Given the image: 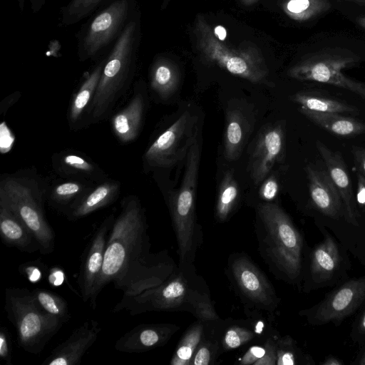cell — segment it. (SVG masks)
<instances>
[{
    "label": "cell",
    "instance_id": "obj_17",
    "mask_svg": "<svg viewBox=\"0 0 365 365\" xmlns=\"http://www.w3.org/2000/svg\"><path fill=\"white\" fill-rule=\"evenodd\" d=\"M284 128L276 124L263 129L257 137L250 159V175L255 185L262 182L283 153Z\"/></svg>",
    "mask_w": 365,
    "mask_h": 365
},
{
    "label": "cell",
    "instance_id": "obj_21",
    "mask_svg": "<svg viewBox=\"0 0 365 365\" xmlns=\"http://www.w3.org/2000/svg\"><path fill=\"white\" fill-rule=\"evenodd\" d=\"M0 237L6 247L29 253L39 251L38 242L26 224L2 202H0Z\"/></svg>",
    "mask_w": 365,
    "mask_h": 365
},
{
    "label": "cell",
    "instance_id": "obj_53",
    "mask_svg": "<svg viewBox=\"0 0 365 365\" xmlns=\"http://www.w3.org/2000/svg\"><path fill=\"white\" fill-rule=\"evenodd\" d=\"M357 1L365 2V0H357Z\"/></svg>",
    "mask_w": 365,
    "mask_h": 365
},
{
    "label": "cell",
    "instance_id": "obj_34",
    "mask_svg": "<svg viewBox=\"0 0 365 365\" xmlns=\"http://www.w3.org/2000/svg\"><path fill=\"white\" fill-rule=\"evenodd\" d=\"M31 292L38 304L46 312L64 324L70 319L69 307L67 301L63 297L43 288H36Z\"/></svg>",
    "mask_w": 365,
    "mask_h": 365
},
{
    "label": "cell",
    "instance_id": "obj_19",
    "mask_svg": "<svg viewBox=\"0 0 365 365\" xmlns=\"http://www.w3.org/2000/svg\"><path fill=\"white\" fill-rule=\"evenodd\" d=\"M316 145L327 167V172L341 197L345 221L358 228L359 222L356 199L349 174L342 157L319 140L317 141Z\"/></svg>",
    "mask_w": 365,
    "mask_h": 365
},
{
    "label": "cell",
    "instance_id": "obj_49",
    "mask_svg": "<svg viewBox=\"0 0 365 365\" xmlns=\"http://www.w3.org/2000/svg\"><path fill=\"white\" fill-rule=\"evenodd\" d=\"M354 360L351 363L352 365H365V341L361 343Z\"/></svg>",
    "mask_w": 365,
    "mask_h": 365
},
{
    "label": "cell",
    "instance_id": "obj_4",
    "mask_svg": "<svg viewBox=\"0 0 365 365\" xmlns=\"http://www.w3.org/2000/svg\"><path fill=\"white\" fill-rule=\"evenodd\" d=\"M140 41V13L138 11L106 55L89 111L91 123L104 119L131 82Z\"/></svg>",
    "mask_w": 365,
    "mask_h": 365
},
{
    "label": "cell",
    "instance_id": "obj_46",
    "mask_svg": "<svg viewBox=\"0 0 365 365\" xmlns=\"http://www.w3.org/2000/svg\"><path fill=\"white\" fill-rule=\"evenodd\" d=\"M353 153L359 173L365 177V149L354 146L353 148Z\"/></svg>",
    "mask_w": 365,
    "mask_h": 365
},
{
    "label": "cell",
    "instance_id": "obj_33",
    "mask_svg": "<svg viewBox=\"0 0 365 365\" xmlns=\"http://www.w3.org/2000/svg\"><path fill=\"white\" fill-rule=\"evenodd\" d=\"M277 365H309L314 364L312 358L297 346L290 336H279L276 339Z\"/></svg>",
    "mask_w": 365,
    "mask_h": 365
},
{
    "label": "cell",
    "instance_id": "obj_51",
    "mask_svg": "<svg viewBox=\"0 0 365 365\" xmlns=\"http://www.w3.org/2000/svg\"><path fill=\"white\" fill-rule=\"evenodd\" d=\"M215 33L216 36L220 40H224L226 38L227 32L225 29L222 26H217L215 29Z\"/></svg>",
    "mask_w": 365,
    "mask_h": 365
},
{
    "label": "cell",
    "instance_id": "obj_35",
    "mask_svg": "<svg viewBox=\"0 0 365 365\" xmlns=\"http://www.w3.org/2000/svg\"><path fill=\"white\" fill-rule=\"evenodd\" d=\"M177 78L172 68L163 63H156L150 73V86L162 99L172 96L177 89Z\"/></svg>",
    "mask_w": 365,
    "mask_h": 365
},
{
    "label": "cell",
    "instance_id": "obj_30",
    "mask_svg": "<svg viewBox=\"0 0 365 365\" xmlns=\"http://www.w3.org/2000/svg\"><path fill=\"white\" fill-rule=\"evenodd\" d=\"M89 190L87 185L78 180L63 182L52 188L48 196L49 203L65 214Z\"/></svg>",
    "mask_w": 365,
    "mask_h": 365
},
{
    "label": "cell",
    "instance_id": "obj_26",
    "mask_svg": "<svg viewBox=\"0 0 365 365\" xmlns=\"http://www.w3.org/2000/svg\"><path fill=\"white\" fill-rule=\"evenodd\" d=\"M299 112L314 124L329 133L344 137L365 132V123L337 113H324L299 108Z\"/></svg>",
    "mask_w": 365,
    "mask_h": 365
},
{
    "label": "cell",
    "instance_id": "obj_2",
    "mask_svg": "<svg viewBox=\"0 0 365 365\" xmlns=\"http://www.w3.org/2000/svg\"><path fill=\"white\" fill-rule=\"evenodd\" d=\"M126 311L135 316L149 312H187L203 322L220 318L205 279L194 263L180 262L172 274L159 286L134 296H122L112 312Z\"/></svg>",
    "mask_w": 365,
    "mask_h": 365
},
{
    "label": "cell",
    "instance_id": "obj_5",
    "mask_svg": "<svg viewBox=\"0 0 365 365\" xmlns=\"http://www.w3.org/2000/svg\"><path fill=\"white\" fill-rule=\"evenodd\" d=\"M4 310L16 329L19 345L29 354H40L64 324L46 312L27 288H6Z\"/></svg>",
    "mask_w": 365,
    "mask_h": 365
},
{
    "label": "cell",
    "instance_id": "obj_9",
    "mask_svg": "<svg viewBox=\"0 0 365 365\" xmlns=\"http://www.w3.org/2000/svg\"><path fill=\"white\" fill-rule=\"evenodd\" d=\"M225 272L244 308L269 313L277 309L281 298L267 277L247 254H231Z\"/></svg>",
    "mask_w": 365,
    "mask_h": 365
},
{
    "label": "cell",
    "instance_id": "obj_52",
    "mask_svg": "<svg viewBox=\"0 0 365 365\" xmlns=\"http://www.w3.org/2000/svg\"><path fill=\"white\" fill-rule=\"evenodd\" d=\"M359 24L365 29V17H361L358 19Z\"/></svg>",
    "mask_w": 365,
    "mask_h": 365
},
{
    "label": "cell",
    "instance_id": "obj_42",
    "mask_svg": "<svg viewBox=\"0 0 365 365\" xmlns=\"http://www.w3.org/2000/svg\"><path fill=\"white\" fill-rule=\"evenodd\" d=\"M279 336L280 335L278 336ZM278 336L269 337L267 339L264 341L266 346L265 354L255 365H277L276 339Z\"/></svg>",
    "mask_w": 365,
    "mask_h": 365
},
{
    "label": "cell",
    "instance_id": "obj_10",
    "mask_svg": "<svg viewBox=\"0 0 365 365\" xmlns=\"http://www.w3.org/2000/svg\"><path fill=\"white\" fill-rule=\"evenodd\" d=\"M200 155L201 145L197 135L186 157L181 185L168 199V208L175 237L182 242L195 240L202 232L195 206Z\"/></svg>",
    "mask_w": 365,
    "mask_h": 365
},
{
    "label": "cell",
    "instance_id": "obj_37",
    "mask_svg": "<svg viewBox=\"0 0 365 365\" xmlns=\"http://www.w3.org/2000/svg\"><path fill=\"white\" fill-rule=\"evenodd\" d=\"M331 6L329 0H289L287 9L299 19H307L317 16Z\"/></svg>",
    "mask_w": 365,
    "mask_h": 365
},
{
    "label": "cell",
    "instance_id": "obj_28",
    "mask_svg": "<svg viewBox=\"0 0 365 365\" xmlns=\"http://www.w3.org/2000/svg\"><path fill=\"white\" fill-rule=\"evenodd\" d=\"M240 190L232 171H227L222 178L218 191L215 217L218 222L227 221L235 210Z\"/></svg>",
    "mask_w": 365,
    "mask_h": 365
},
{
    "label": "cell",
    "instance_id": "obj_13",
    "mask_svg": "<svg viewBox=\"0 0 365 365\" xmlns=\"http://www.w3.org/2000/svg\"><path fill=\"white\" fill-rule=\"evenodd\" d=\"M358 58L348 51L321 52L293 68L290 76L299 81H315L349 90L365 100V83L349 78L342 72Z\"/></svg>",
    "mask_w": 365,
    "mask_h": 365
},
{
    "label": "cell",
    "instance_id": "obj_38",
    "mask_svg": "<svg viewBox=\"0 0 365 365\" xmlns=\"http://www.w3.org/2000/svg\"><path fill=\"white\" fill-rule=\"evenodd\" d=\"M279 184L274 175H270L262 181L259 190V197L262 202H273L278 195Z\"/></svg>",
    "mask_w": 365,
    "mask_h": 365
},
{
    "label": "cell",
    "instance_id": "obj_50",
    "mask_svg": "<svg viewBox=\"0 0 365 365\" xmlns=\"http://www.w3.org/2000/svg\"><path fill=\"white\" fill-rule=\"evenodd\" d=\"M341 364H344V362L342 361V360H341L338 357L333 356V355H329L322 362V365H341Z\"/></svg>",
    "mask_w": 365,
    "mask_h": 365
},
{
    "label": "cell",
    "instance_id": "obj_43",
    "mask_svg": "<svg viewBox=\"0 0 365 365\" xmlns=\"http://www.w3.org/2000/svg\"><path fill=\"white\" fill-rule=\"evenodd\" d=\"M19 270L31 282H37L42 279L41 267L37 261L28 262L21 264Z\"/></svg>",
    "mask_w": 365,
    "mask_h": 365
},
{
    "label": "cell",
    "instance_id": "obj_23",
    "mask_svg": "<svg viewBox=\"0 0 365 365\" xmlns=\"http://www.w3.org/2000/svg\"><path fill=\"white\" fill-rule=\"evenodd\" d=\"M120 183L106 181L90 189L64 215L70 221H76L107 207L113 202L120 192Z\"/></svg>",
    "mask_w": 365,
    "mask_h": 365
},
{
    "label": "cell",
    "instance_id": "obj_3",
    "mask_svg": "<svg viewBox=\"0 0 365 365\" xmlns=\"http://www.w3.org/2000/svg\"><path fill=\"white\" fill-rule=\"evenodd\" d=\"M256 211L255 232L261 257L277 279L301 289L307 247L302 233L275 202H260Z\"/></svg>",
    "mask_w": 365,
    "mask_h": 365
},
{
    "label": "cell",
    "instance_id": "obj_20",
    "mask_svg": "<svg viewBox=\"0 0 365 365\" xmlns=\"http://www.w3.org/2000/svg\"><path fill=\"white\" fill-rule=\"evenodd\" d=\"M310 200L314 209L332 220L344 219L342 202L328 173L311 165L305 168Z\"/></svg>",
    "mask_w": 365,
    "mask_h": 365
},
{
    "label": "cell",
    "instance_id": "obj_27",
    "mask_svg": "<svg viewBox=\"0 0 365 365\" xmlns=\"http://www.w3.org/2000/svg\"><path fill=\"white\" fill-rule=\"evenodd\" d=\"M292 99L300 108L309 110L337 113H358L354 106L316 92L299 91L296 93Z\"/></svg>",
    "mask_w": 365,
    "mask_h": 365
},
{
    "label": "cell",
    "instance_id": "obj_40",
    "mask_svg": "<svg viewBox=\"0 0 365 365\" xmlns=\"http://www.w3.org/2000/svg\"><path fill=\"white\" fill-rule=\"evenodd\" d=\"M0 358L6 365H13L12 342L6 327L0 328Z\"/></svg>",
    "mask_w": 365,
    "mask_h": 365
},
{
    "label": "cell",
    "instance_id": "obj_11",
    "mask_svg": "<svg viewBox=\"0 0 365 365\" xmlns=\"http://www.w3.org/2000/svg\"><path fill=\"white\" fill-rule=\"evenodd\" d=\"M365 303V275L347 279L315 305L299 312L312 326L339 325Z\"/></svg>",
    "mask_w": 365,
    "mask_h": 365
},
{
    "label": "cell",
    "instance_id": "obj_16",
    "mask_svg": "<svg viewBox=\"0 0 365 365\" xmlns=\"http://www.w3.org/2000/svg\"><path fill=\"white\" fill-rule=\"evenodd\" d=\"M101 331V327L98 321L94 319L85 321L73 330L65 341L56 346L41 364H80L83 356L96 341Z\"/></svg>",
    "mask_w": 365,
    "mask_h": 365
},
{
    "label": "cell",
    "instance_id": "obj_12",
    "mask_svg": "<svg viewBox=\"0 0 365 365\" xmlns=\"http://www.w3.org/2000/svg\"><path fill=\"white\" fill-rule=\"evenodd\" d=\"M197 128V117L184 111L149 146L145 163L151 168H168L182 160L198 135Z\"/></svg>",
    "mask_w": 365,
    "mask_h": 365
},
{
    "label": "cell",
    "instance_id": "obj_7",
    "mask_svg": "<svg viewBox=\"0 0 365 365\" xmlns=\"http://www.w3.org/2000/svg\"><path fill=\"white\" fill-rule=\"evenodd\" d=\"M42 195L31 180L6 177L0 182V202L6 205L35 237L39 252L48 255L55 247V233L45 215Z\"/></svg>",
    "mask_w": 365,
    "mask_h": 365
},
{
    "label": "cell",
    "instance_id": "obj_24",
    "mask_svg": "<svg viewBox=\"0 0 365 365\" xmlns=\"http://www.w3.org/2000/svg\"><path fill=\"white\" fill-rule=\"evenodd\" d=\"M107 53L99 58L93 68L86 73L83 81L73 96L68 112V120L71 127H75L81 123L86 112L89 113Z\"/></svg>",
    "mask_w": 365,
    "mask_h": 365
},
{
    "label": "cell",
    "instance_id": "obj_18",
    "mask_svg": "<svg viewBox=\"0 0 365 365\" xmlns=\"http://www.w3.org/2000/svg\"><path fill=\"white\" fill-rule=\"evenodd\" d=\"M180 329L170 323L140 324L119 337L114 349L125 353H143L164 346Z\"/></svg>",
    "mask_w": 365,
    "mask_h": 365
},
{
    "label": "cell",
    "instance_id": "obj_45",
    "mask_svg": "<svg viewBox=\"0 0 365 365\" xmlns=\"http://www.w3.org/2000/svg\"><path fill=\"white\" fill-rule=\"evenodd\" d=\"M354 245L355 247H351L350 250L365 266V235H359V240Z\"/></svg>",
    "mask_w": 365,
    "mask_h": 365
},
{
    "label": "cell",
    "instance_id": "obj_32",
    "mask_svg": "<svg viewBox=\"0 0 365 365\" xmlns=\"http://www.w3.org/2000/svg\"><path fill=\"white\" fill-rule=\"evenodd\" d=\"M110 0H70L60 10V25L68 26L76 24L91 16L99 8Z\"/></svg>",
    "mask_w": 365,
    "mask_h": 365
},
{
    "label": "cell",
    "instance_id": "obj_29",
    "mask_svg": "<svg viewBox=\"0 0 365 365\" xmlns=\"http://www.w3.org/2000/svg\"><path fill=\"white\" fill-rule=\"evenodd\" d=\"M205 322L197 319L182 335L170 361L171 365H190V361L204 336Z\"/></svg>",
    "mask_w": 365,
    "mask_h": 365
},
{
    "label": "cell",
    "instance_id": "obj_6",
    "mask_svg": "<svg viewBox=\"0 0 365 365\" xmlns=\"http://www.w3.org/2000/svg\"><path fill=\"white\" fill-rule=\"evenodd\" d=\"M138 11L137 0H110L95 11L76 34L79 61L106 54Z\"/></svg>",
    "mask_w": 365,
    "mask_h": 365
},
{
    "label": "cell",
    "instance_id": "obj_1",
    "mask_svg": "<svg viewBox=\"0 0 365 365\" xmlns=\"http://www.w3.org/2000/svg\"><path fill=\"white\" fill-rule=\"evenodd\" d=\"M148 229L139 199L125 197L108 235L102 269L89 300L92 309L110 283L123 296H134L159 286L174 272L178 265L167 250L150 252Z\"/></svg>",
    "mask_w": 365,
    "mask_h": 365
},
{
    "label": "cell",
    "instance_id": "obj_47",
    "mask_svg": "<svg viewBox=\"0 0 365 365\" xmlns=\"http://www.w3.org/2000/svg\"><path fill=\"white\" fill-rule=\"evenodd\" d=\"M64 280V273L63 270L58 267H53L51 269L48 281L53 286L57 287L62 284Z\"/></svg>",
    "mask_w": 365,
    "mask_h": 365
},
{
    "label": "cell",
    "instance_id": "obj_8",
    "mask_svg": "<svg viewBox=\"0 0 365 365\" xmlns=\"http://www.w3.org/2000/svg\"><path fill=\"white\" fill-rule=\"evenodd\" d=\"M324 239L312 248L307 247L301 290L309 292L338 285L348 279L350 261L346 247L324 228Z\"/></svg>",
    "mask_w": 365,
    "mask_h": 365
},
{
    "label": "cell",
    "instance_id": "obj_36",
    "mask_svg": "<svg viewBox=\"0 0 365 365\" xmlns=\"http://www.w3.org/2000/svg\"><path fill=\"white\" fill-rule=\"evenodd\" d=\"M220 355L217 335L205 322V333L190 361V365H212Z\"/></svg>",
    "mask_w": 365,
    "mask_h": 365
},
{
    "label": "cell",
    "instance_id": "obj_39",
    "mask_svg": "<svg viewBox=\"0 0 365 365\" xmlns=\"http://www.w3.org/2000/svg\"><path fill=\"white\" fill-rule=\"evenodd\" d=\"M264 341L254 344L250 346L244 354L237 360L236 364L239 365H255L265 354L266 346Z\"/></svg>",
    "mask_w": 365,
    "mask_h": 365
},
{
    "label": "cell",
    "instance_id": "obj_15",
    "mask_svg": "<svg viewBox=\"0 0 365 365\" xmlns=\"http://www.w3.org/2000/svg\"><path fill=\"white\" fill-rule=\"evenodd\" d=\"M115 219L112 213L101 222L82 255L77 283L85 303L89 302L101 272L108 235Z\"/></svg>",
    "mask_w": 365,
    "mask_h": 365
},
{
    "label": "cell",
    "instance_id": "obj_44",
    "mask_svg": "<svg viewBox=\"0 0 365 365\" xmlns=\"http://www.w3.org/2000/svg\"><path fill=\"white\" fill-rule=\"evenodd\" d=\"M356 202L365 212V177L360 173H357Z\"/></svg>",
    "mask_w": 365,
    "mask_h": 365
},
{
    "label": "cell",
    "instance_id": "obj_22",
    "mask_svg": "<svg viewBox=\"0 0 365 365\" xmlns=\"http://www.w3.org/2000/svg\"><path fill=\"white\" fill-rule=\"evenodd\" d=\"M135 91L127 106L116 113L111 119L113 133L124 143L135 140L143 125L145 96L141 91L135 89Z\"/></svg>",
    "mask_w": 365,
    "mask_h": 365
},
{
    "label": "cell",
    "instance_id": "obj_14",
    "mask_svg": "<svg viewBox=\"0 0 365 365\" xmlns=\"http://www.w3.org/2000/svg\"><path fill=\"white\" fill-rule=\"evenodd\" d=\"M247 319H217L208 321L220 341V354L250 344L262 343L278 336L275 330L258 309L244 308Z\"/></svg>",
    "mask_w": 365,
    "mask_h": 365
},
{
    "label": "cell",
    "instance_id": "obj_25",
    "mask_svg": "<svg viewBox=\"0 0 365 365\" xmlns=\"http://www.w3.org/2000/svg\"><path fill=\"white\" fill-rule=\"evenodd\" d=\"M250 128L245 114L238 108L227 112L224 138V155L228 160H235L240 156Z\"/></svg>",
    "mask_w": 365,
    "mask_h": 365
},
{
    "label": "cell",
    "instance_id": "obj_31",
    "mask_svg": "<svg viewBox=\"0 0 365 365\" xmlns=\"http://www.w3.org/2000/svg\"><path fill=\"white\" fill-rule=\"evenodd\" d=\"M56 163L58 170L68 176L93 179L102 175L93 163L75 153H66L59 156Z\"/></svg>",
    "mask_w": 365,
    "mask_h": 365
},
{
    "label": "cell",
    "instance_id": "obj_41",
    "mask_svg": "<svg viewBox=\"0 0 365 365\" xmlns=\"http://www.w3.org/2000/svg\"><path fill=\"white\" fill-rule=\"evenodd\" d=\"M350 338L354 343L359 344L365 341V307L358 314L352 324Z\"/></svg>",
    "mask_w": 365,
    "mask_h": 365
},
{
    "label": "cell",
    "instance_id": "obj_48",
    "mask_svg": "<svg viewBox=\"0 0 365 365\" xmlns=\"http://www.w3.org/2000/svg\"><path fill=\"white\" fill-rule=\"evenodd\" d=\"M21 11L24 10L26 2L30 4L31 9L34 13L38 12L46 4L47 0H16Z\"/></svg>",
    "mask_w": 365,
    "mask_h": 365
}]
</instances>
